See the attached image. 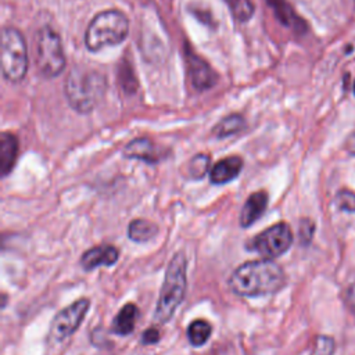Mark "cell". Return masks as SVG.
Instances as JSON below:
<instances>
[{"instance_id": "cell-7", "label": "cell", "mask_w": 355, "mask_h": 355, "mask_svg": "<svg viewBox=\"0 0 355 355\" xmlns=\"http://www.w3.org/2000/svg\"><path fill=\"white\" fill-rule=\"evenodd\" d=\"M294 240L293 230L288 223L277 222L268 229L252 236L247 243V251L257 252L263 258H279L288 251Z\"/></svg>"}, {"instance_id": "cell-25", "label": "cell", "mask_w": 355, "mask_h": 355, "mask_svg": "<svg viewBox=\"0 0 355 355\" xmlns=\"http://www.w3.org/2000/svg\"><path fill=\"white\" fill-rule=\"evenodd\" d=\"M345 147H347L348 153H351L352 155H355V132H352V133L349 135V137L347 139Z\"/></svg>"}, {"instance_id": "cell-1", "label": "cell", "mask_w": 355, "mask_h": 355, "mask_svg": "<svg viewBox=\"0 0 355 355\" xmlns=\"http://www.w3.org/2000/svg\"><path fill=\"white\" fill-rule=\"evenodd\" d=\"M227 286L239 297L270 295L286 286V273L272 259H254L239 265L229 276Z\"/></svg>"}, {"instance_id": "cell-20", "label": "cell", "mask_w": 355, "mask_h": 355, "mask_svg": "<svg viewBox=\"0 0 355 355\" xmlns=\"http://www.w3.org/2000/svg\"><path fill=\"white\" fill-rule=\"evenodd\" d=\"M211 169V157L209 154L200 153L196 154L193 158H190L187 164V175L190 179L198 180L205 176L207 172Z\"/></svg>"}, {"instance_id": "cell-5", "label": "cell", "mask_w": 355, "mask_h": 355, "mask_svg": "<svg viewBox=\"0 0 355 355\" xmlns=\"http://www.w3.org/2000/svg\"><path fill=\"white\" fill-rule=\"evenodd\" d=\"M35 65L40 76L53 79L65 69V53L60 35L49 25L42 26L35 36Z\"/></svg>"}, {"instance_id": "cell-23", "label": "cell", "mask_w": 355, "mask_h": 355, "mask_svg": "<svg viewBox=\"0 0 355 355\" xmlns=\"http://www.w3.org/2000/svg\"><path fill=\"white\" fill-rule=\"evenodd\" d=\"M313 230H315V226H313L312 220H309V219H302V220L300 222L298 233H300V239H301V243H302V244H308V243L312 240Z\"/></svg>"}, {"instance_id": "cell-15", "label": "cell", "mask_w": 355, "mask_h": 355, "mask_svg": "<svg viewBox=\"0 0 355 355\" xmlns=\"http://www.w3.org/2000/svg\"><path fill=\"white\" fill-rule=\"evenodd\" d=\"M139 313L140 311L136 304L126 302L115 315L111 324V331L118 336H129L135 330Z\"/></svg>"}, {"instance_id": "cell-6", "label": "cell", "mask_w": 355, "mask_h": 355, "mask_svg": "<svg viewBox=\"0 0 355 355\" xmlns=\"http://www.w3.org/2000/svg\"><path fill=\"white\" fill-rule=\"evenodd\" d=\"M28 46L24 35L14 26L1 31V73L6 80L18 83L28 72Z\"/></svg>"}, {"instance_id": "cell-10", "label": "cell", "mask_w": 355, "mask_h": 355, "mask_svg": "<svg viewBox=\"0 0 355 355\" xmlns=\"http://www.w3.org/2000/svg\"><path fill=\"white\" fill-rule=\"evenodd\" d=\"M119 250L111 244H100L86 250L80 257V266L86 272H92L98 266H111L116 263Z\"/></svg>"}, {"instance_id": "cell-18", "label": "cell", "mask_w": 355, "mask_h": 355, "mask_svg": "<svg viewBox=\"0 0 355 355\" xmlns=\"http://www.w3.org/2000/svg\"><path fill=\"white\" fill-rule=\"evenodd\" d=\"M186 334L189 343L193 347H201L209 340L212 334V326L205 319H194L189 323Z\"/></svg>"}, {"instance_id": "cell-16", "label": "cell", "mask_w": 355, "mask_h": 355, "mask_svg": "<svg viewBox=\"0 0 355 355\" xmlns=\"http://www.w3.org/2000/svg\"><path fill=\"white\" fill-rule=\"evenodd\" d=\"M245 129V119L241 114H230L222 118L212 129V136L215 139H226L229 136L237 135Z\"/></svg>"}, {"instance_id": "cell-19", "label": "cell", "mask_w": 355, "mask_h": 355, "mask_svg": "<svg viewBox=\"0 0 355 355\" xmlns=\"http://www.w3.org/2000/svg\"><path fill=\"white\" fill-rule=\"evenodd\" d=\"M225 3L230 10L232 17L240 24L248 22L255 12L252 0H225Z\"/></svg>"}, {"instance_id": "cell-26", "label": "cell", "mask_w": 355, "mask_h": 355, "mask_svg": "<svg viewBox=\"0 0 355 355\" xmlns=\"http://www.w3.org/2000/svg\"><path fill=\"white\" fill-rule=\"evenodd\" d=\"M354 94H355V83H354Z\"/></svg>"}, {"instance_id": "cell-21", "label": "cell", "mask_w": 355, "mask_h": 355, "mask_svg": "<svg viewBox=\"0 0 355 355\" xmlns=\"http://www.w3.org/2000/svg\"><path fill=\"white\" fill-rule=\"evenodd\" d=\"M336 202L337 207L341 211H347V212H354L355 211V193L349 191V190H340L336 196Z\"/></svg>"}, {"instance_id": "cell-8", "label": "cell", "mask_w": 355, "mask_h": 355, "mask_svg": "<svg viewBox=\"0 0 355 355\" xmlns=\"http://www.w3.org/2000/svg\"><path fill=\"white\" fill-rule=\"evenodd\" d=\"M89 309L90 300L82 297L58 311L50 324V337L54 341H64L65 338L71 337L85 320Z\"/></svg>"}, {"instance_id": "cell-9", "label": "cell", "mask_w": 355, "mask_h": 355, "mask_svg": "<svg viewBox=\"0 0 355 355\" xmlns=\"http://www.w3.org/2000/svg\"><path fill=\"white\" fill-rule=\"evenodd\" d=\"M125 158L139 159L146 164H158L166 158V150L159 147L148 137H137L130 140L122 150Z\"/></svg>"}, {"instance_id": "cell-17", "label": "cell", "mask_w": 355, "mask_h": 355, "mask_svg": "<svg viewBox=\"0 0 355 355\" xmlns=\"http://www.w3.org/2000/svg\"><path fill=\"white\" fill-rule=\"evenodd\" d=\"M157 233H158V226L154 222L143 218L130 220L128 226V237L135 243L148 241L153 237H155Z\"/></svg>"}, {"instance_id": "cell-22", "label": "cell", "mask_w": 355, "mask_h": 355, "mask_svg": "<svg viewBox=\"0 0 355 355\" xmlns=\"http://www.w3.org/2000/svg\"><path fill=\"white\" fill-rule=\"evenodd\" d=\"M333 349H334V341L331 340V337L320 336L316 338L313 355H331Z\"/></svg>"}, {"instance_id": "cell-11", "label": "cell", "mask_w": 355, "mask_h": 355, "mask_svg": "<svg viewBox=\"0 0 355 355\" xmlns=\"http://www.w3.org/2000/svg\"><path fill=\"white\" fill-rule=\"evenodd\" d=\"M268 201H269V196L265 190H258L251 193L241 207L240 218H239L240 226L247 229L251 225H254L266 211Z\"/></svg>"}, {"instance_id": "cell-13", "label": "cell", "mask_w": 355, "mask_h": 355, "mask_svg": "<svg viewBox=\"0 0 355 355\" xmlns=\"http://www.w3.org/2000/svg\"><path fill=\"white\" fill-rule=\"evenodd\" d=\"M187 61H189L191 82L197 90L211 89L216 83L218 80L216 73L201 57H197L196 54H187Z\"/></svg>"}, {"instance_id": "cell-12", "label": "cell", "mask_w": 355, "mask_h": 355, "mask_svg": "<svg viewBox=\"0 0 355 355\" xmlns=\"http://www.w3.org/2000/svg\"><path fill=\"white\" fill-rule=\"evenodd\" d=\"M244 161L240 155H229L216 161L209 169V180L212 184H226L236 179L241 169Z\"/></svg>"}, {"instance_id": "cell-14", "label": "cell", "mask_w": 355, "mask_h": 355, "mask_svg": "<svg viewBox=\"0 0 355 355\" xmlns=\"http://www.w3.org/2000/svg\"><path fill=\"white\" fill-rule=\"evenodd\" d=\"M18 139L11 132H3L0 135V172L1 176H8L18 158Z\"/></svg>"}, {"instance_id": "cell-24", "label": "cell", "mask_w": 355, "mask_h": 355, "mask_svg": "<svg viewBox=\"0 0 355 355\" xmlns=\"http://www.w3.org/2000/svg\"><path fill=\"white\" fill-rule=\"evenodd\" d=\"M159 340H161V331H159V329L155 327V326L148 327V329L144 330L143 334H141V343H143L144 345L157 344Z\"/></svg>"}, {"instance_id": "cell-2", "label": "cell", "mask_w": 355, "mask_h": 355, "mask_svg": "<svg viewBox=\"0 0 355 355\" xmlns=\"http://www.w3.org/2000/svg\"><path fill=\"white\" fill-rule=\"evenodd\" d=\"M105 92V75L90 67H73L64 82L65 98L69 107L79 114L92 112L100 104Z\"/></svg>"}, {"instance_id": "cell-4", "label": "cell", "mask_w": 355, "mask_h": 355, "mask_svg": "<svg viewBox=\"0 0 355 355\" xmlns=\"http://www.w3.org/2000/svg\"><path fill=\"white\" fill-rule=\"evenodd\" d=\"M129 33V19L121 10H104L89 22L85 33V46L97 53L104 47L121 44Z\"/></svg>"}, {"instance_id": "cell-3", "label": "cell", "mask_w": 355, "mask_h": 355, "mask_svg": "<svg viewBox=\"0 0 355 355\" xmlns=\"http://www.w3.org/2000/svg\"><path fill=\"white\" fill-rule=\"evenodd\" d=\"M187 290V259L184 252H176L165 270L159 290L158 302L154 311V320L164 324L172 319L176 309L184 300Z\"/></svg>"}]
</instances>
